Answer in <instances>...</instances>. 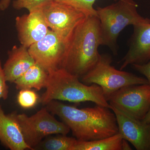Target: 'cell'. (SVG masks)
Masks as SVG:
<instances>
[{"label":"cell","mask_w":150,"mask_h":150,"mask_svg":"<svg viewBox=\"0 0 150 150\" xmlns=\"http://www.w3.org/2000/svg\"><path fill=\"white\" fill-rule=\"evenodd\" d=\"M46 107L61 118L78 141L100 139L118 133L115 114L108 108L96 105L94 107L79 108L55 100Z\"/></svg>","instance_id":"1"},{"label":"cell","mask_w":150,"mask_h":150,"mask_svg":"<svg viewBox=\"0 0 150 150\" xmlns=\"http://www.w3.org/2000/svg\"><path fill=\"white\" fill-rule=\"evenodd\" d=\"M102 45L98 17L89 16L74 31L68 44L62 68L79 78L91 70L99 60Z\"/></svg>","instance_id":"2"},{"label":"cell","mask_w":150,"mask_h":150,"mask_svg":"<svg viewBox=\"0 0 150 150\" xmlns=\"http://www.w3.org/2000/svg\"><path fill=\"white\" fill-rule=\"evenodd\" d=\"M79 79L63 68L49 72L46 90L40 97V103L46 106L54 100L75 103L92 102L110 108L99 86L86 84Z\"/></svg>","instance_id":"3"},{"label":"cell","mask_w":150,"mask_h":150,"mask_svg":"<svg viewBox=\"0 0 150 150\" xmlns=\"http://www.w3.org/2000/svg\"><path fill=\"white\" fill-rule=\"evenodd\" d=\"M104 7H98L97 15L99 19L102 46H108L113 54L117 55V40L125 28L150 23V19L138 12V5L134 0H117Z\"/></svg>","instance_id":"4"},{"label":"cell","mask_w":150,"mask_h":150,"mask_svg":"<svg viewBox=\"0 0 150 150\" xmlns=\"http://www.w3.org/2000/svg\"><path fill=\"white\" fill-rule=\"evenodd\" d=\"M112 58L108 54H100L93 68L81 78L86 85L96 84L102 88L103 95L108 101L111 95L119 89L126 86L149 84L146 78L111 66Z\"/></svg>","instance_id":"5"},{"label":"cell","mask_w":150,"mask_h":150,"mask_svg":"<svg viewBox=\"0 0 150 150\" xmlns=\"http://www.w3.org/2000/svg\"><path fill=\"white\" fill-rule=\"evenodd\" d=\"M19 126L25 143L31 150L46 137L53 134L67 135L71 130L62 121H59L46 107L30 116L13 112Z\"/></svg>","instance_id":"6"},{"label":"cell","mask_w":150,"mask_h":150,"mask_svg":"<svg viewBox=\"0 0 150 150\" xmlns=\"http://www.w3.org/2000/svg\"><path fill=\"white\" fill-rule=\"evenodd\" d=\"M108 102L111 106L143 120L150 108V86L145 84L123 87L112 94Z\"/></svg>","instance_id":"7"},{"label":"cell","mask_w":150,"mask_h":150,"mask_svg":"<svg viewBox=\"0 0 150 150\" xmlns=\"http://www.w3.org/2000/svg\"><path fill=\"white\" fill-rule=\"evenodd\" d=\"M41 9L49 29L68 41L76 28L88 17L80 11L54 0Z\"/></svg>","instance_id":"8"},{"label":"cell","mask_w":150,"mask_h":150,"mask_svg":"<svg viewBox=\"0 0 150 150\" xmlns=\"http://www.w3.org/2000/svg\"><path fill=\"white\" fill-rule=\"evenodd\" d=\"M69 42L50 29L43 39L30 46L28 51L35 63L48 73L62 68Z\"/></svg>","instance_id":"9"},{"label":"cell","mask_w":150,"mask_h":150,"mask_svg":"<svg viewBox=\"0 0 150 150\" xmlns=\"http://www.w3.org/2000/svg\"><path fill=\"white\" fill-rule=\"evenodd\" d=\"M116 117L118 133L137 150H150V123H146L110 105Z\"/></svg>","instance_id":"10"},{"label":"cell","mask_w":150,"mask_h":150,"mask_svg":"<svg viewBox=\"0 0 150 150\" xmlns=\"http://www.w3.org/2000/svg\"><path fill=\"white\" fill-rule=\"evenodd\" d=\"M15 23L19 41L27 48L43 39L50 30L42 9L16 17Z\"/></svg>","instance_id":"11"},{"label":"cell","mask_w":150,"mask_h":150,"mask_svg":"<svg viewBox=\"0 0 150 150\" xmlns=\"http://www.w3.org/2000/svg\"><path fill=\"white\" fill-rule=\"evenodd\" d=\"M129 40V50L121 60L120 70L129 65L143 64L150 61V23L134 25Z\"/></svg>","instance_id":"12"},{"label":"cell","mask_w":150,"mask_h":150,"mask_svg":"<svg viewBox=\"0 0 150 150\" xmlns=\"http://www.w3.org/2000/svg\"><path fill=\"white\" fill-rule=\"evenodd\" d=\"M8 55L3 69L6 80L8 82H14L35 63L28 48L21 45L14 46Z\"/></svg>","instance_id":"13"},{"label":"cell","mask_w":150,"mask_h":150,"mask_svg":"<svg viewBox=\"0 0 150 150\" xmlns=\"http://www.w3.org/2000/svg\"><path fill=\"white\" fill-rule=\"evenodd\" d=\"M0 142L11 150H31L24 138L13 113L6 114L0 105Z\"/></svg>","instance_id":"14"},{"label":"cell","mask_w":150,"mask_h":150,"mask_svg":"<svg viewBox=\"0 0 150 150\" xmlns=\"http://www.w3.org/2000/svg\"><path fill=\"white\" fill-rule=\"evenodd\" d=\"M48 73L35 63L14 83L18 90L35 89L40 90L46 88L48 83Z\"/></svg>","instance_id":"15"},{"label":"cell","mask_w":150,"mask_h":150,"mask_svg":"<svg viewBox=\"0 0 150 150\" xmlns=\"http://www.w3.org/2000/svg\"><path fill=\"white\" fill-rule=\"evenodd\" d=\"M123 137L119 133L110 137L93 141H78L73 150H122Z\"/></svg>","instance_id":"16"},{"label":"cell","mask_w":150,"mask_h":150,"mask_svg":"<svg viewBox=\"0 0 150 150\" xmlns=\"http://www.w3.org/2000/svg\"><path fill=\"white\" fill-rule=\"evenodd\" d=\"M77 141L75 137L61 134H53L43 139L34 150H73Z\"/></svg>","instance_id":"17"},{"label":"cell","mask_w":150,"mask_h":150,"mask_svg":"<svg viewBox=\"0 0 150 150\" xmlns=\"http://www.w3.org/2000/svg\"><path fill=\"white\" fill-rule=\"evenodd\" d=\"M76 9L89 16H97L93 5L97 0H54Z\"/></svg>","instance_id":"18"},{"label":"cell","mask_w":150,"mask_h":150,"mask_svg":"<svg viewBox=\"0 0 150 150\" xmlns=\"http://www.w3.org/2000/svg\"><path fill=\"white\" fill-rule=\"evenodd\" d=\"M54 0H15L13 2V7L16 10L25 8L29 12L41 9L44 6Z\"/></svg>","instance_id":"19"},{"label":"cell","mask_w":150,"mask_h":150,"mask_svg":"<svg viewBox=\"0 0 150 150\" xmlns=\"http://www.w3.org/2000/svg\"><path fill=\"white\" fill-rule=\"evenodd\" d=\"M38 99L37 94L31 89L20 90L18 95V103L21 107L25 109L34 107Z\"/></svg>","instance_id":"20"},{"label":"cell","mask_w":150,"mask_h":150,"mask_svg":"<svg viewBox=\"0 0 150 150\" xmlns=\"http://www.w3.org/2000/svg\"><path fill=\"white\" fill-rule=\"evenodd\" d=\"M6 82L1 62L0 60V99L6 100L8 97V86Z\"/></svg>","instance_id":"21"},{"label":"cell","mask_w":150,"mask_h":150,"mask_svg":"<svg viewBox=\"0 0 150 150\" xmlns=\"http://www.w3.org/2000/svg\"><path fill=\"white\" fill-rule=\"evenodd\" d=\"M133 68L146 77L150 86V61L143 64H134Z\"/></svg>","instance_id":"22"},{"label":"cell","mask_w":150,"mask_h":150,"mask_svg":"<svg viewBox=\"0 0 150 150\" xmlns=\"http://www.w3.org/2000/svg\"><path fill=\"white\" fill-rule=\"evenodd\" d=\"M11 0H1L0 1V10L4 11L8 8Z\"/></svg>","instance_id":"23"},{"label":"cell","mask_w":150,"mask_h":150,"mask_svg":"<svg viewBox=\"0 0 150 150\" xmlns=\"http://www.w3.org/2000/svg\"><path fill=\"white\" fill-rule=\"evenodd\" d=\"M121 149L122 150H131L132 149L129 145L128 141L123 139L121 144Z\"/></svg>","instance_id":"24"},{"label":"cell","mask_w":150,"mask_h":150,"mask_svg":"<svg viewBox=\"0 0 150 150\" xmlns=\"http://www.w3.org/2000/svg\"><path fill=\"white\" fill-rule=\"evenodd\" d=\"M143 121L146 123H150V108Z\"/></svg>","instance_id":"25"}]
</instances>
